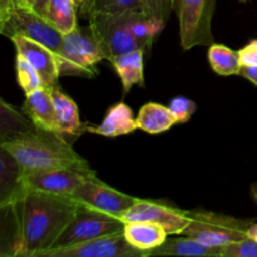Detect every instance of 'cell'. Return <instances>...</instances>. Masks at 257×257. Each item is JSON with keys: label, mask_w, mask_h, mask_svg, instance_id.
<instances>
[{"label": "cell", "mask_w": 257, "mask_h": 257, "mask_svg": "<svg viewBox=\"0 0 257 257\" xmlns=\"http://www.w3.org/2000/svg\"><path fill=\"white\" fill-rule=\"evenodd\" d=\"M79 208L70 196L27 190L19 198L22 251L19 257H39L52 248Z\"/></svg>", "instance_id": "obj_1"}, {"label": "cell", "mask_w": 257, "mask_h": 257, "mask_svg": "<svg viewBox=\"0 0 257 257\" xmlns=\"http://www.w3.org/2000/svg\"><path fill=\"white\" fill-rule=\"evenodd\" d=\"M3 145L19 163L23 175L58 168L89 167L62 133L33 128L29 132L4 141Z\"/></svg>", "instance_id": "obj_2"}, {"label": "cell", "mask_w": 257, "mask_h": 257, "mask_svg": "<svg viewBox=\"0 0 257 257\" xmlns=\"http://www.w3.org/2000/svg\"><path fill=\"white\" fill-rule=\"evenodd\" d=\"M191 221L182 235L190 236L210 247H223L247 237L253 221L240 220L210 211H190Z\"/></svg>", "instance_id": "obj_3"}, {"label": "cell", "mask_w": 257, "mask_h": 257, "mask_svg": "<svg viewBox=\"0 0 257 257\" xmlns=\"http://www.w3.org/2000/svg\"><path fill=\"white\" fill-rule=\"evenodd\" d=\"M104 59L89 27H77L63 37V45L57 57L60 77L93 78L98 73L97 63Z\"/></svg>", "instance_id": "obj_4"}, {"label": "cell", "mask_w": 257, "mask_h": 257, "mask_svg": "<svg viewBox=\"0 0 257 257\" xmlns=\"http://www.w3.org/2000/svg\"><path fill=\"white\" fill-rule=\"evenodd\" d=\"M128 14H93L88 17L90 32L99 45L104 59L109 62L113 58L132 50L141 49L146 52L142 43L132 34L128 27Z\"/></svg>", "instance_id": "obj_5"}, {"label": "cell", "mask_w": 257, "mask_h": 257, "mask_svg": "<svg viewBox=\"0 0 257 257\" xmlns=\"http://www.w3.org/2000/svg\"><path fill=\"white\" fill-rule=\"evenodd\" d=\"M124 222L120 218L79 206L77 213L52 248H63L87 242L103 236L123 232ZM50 250V248H49Z\"/></svg>", "instance_id": "obj_6"}, {"label": "cell", "mask_w": 257, "mask_h": 257, "mask_svg": "<svg viewBox=\"0 0 257 257\" xmlns=\"http://www.w3.org/2000/svg\"><path fill=\"white\" fill-rule=\"evenodd\" d=\"M181 47L190 50L198 45L213 44L211 30L216 0H178Z\"/></svg>", "instance_id": "obj_7"}, {"label": "cell", "mask_w": 257, "mask_h": 257, "mask_svg": "<svg viewBox=\"0 0 257 257\" xmlns=\"http://www.w3.org/2000/svg\"><path fill=\"white\" fill-rule=\"evenodd\" d=\"M0 34L10 39L14 35H23L44 45L54 53L55 58L59 55L64 35L55 29L45 17L35 13L33 9L17 8L10 12L9 18L3 25Z\"/></svg>", "instance_id": "obj_8"}, {"label": "cell", "mask_w": 257, "mask_h": 257, "mask_svg": "<svg viewBox=\"0 0 257 257\" xmlns=\"http://www.w3.org/2000/svg\"><path fill=\"white\" fill-rule=\"evenodd\" d=\"M70 197L77 201L82 207L107 213L120 220L137 201V197L125 195L105 185L97 176L82 183Z\"/></svg>", "instance_id": "obj_9"}, {"label": "cell", "mask_w": 257, "mask_h": 257, "mask_svg": "<svg viewBox=\"0 0 257 257\" xmlns=\"http://www.w3.org/2000/svg\"><path fill=\"white\" fill-rule=\"evenodd\" d=\"M124 223L135 221H146L162 226L168 236H181L191 221L190 211L165 203L162 201H152L137 198L135 205L122 217Z\"/></svg>", "instance_id": "obj_10"}, {"label": "cell", "mask_w": 257, "mask_h": 257, "mask_svg": "<svg viewBox=\"0 0 257 257\" xmlns=\"http://www.w3.org/2000/svg\"><path fill=\"white\" fill-rule=\"evenodd\" d=\"M90 167H68L42 171L24 175V187L27 190L42 191L60 196H72L82 183L94 177Z\"/></svg>", "instance_id": "obj_11"}, {"label": "cell", "mask_w": 257, "mask_h": 257, "mask_svg": "<svg viewBox=\"0 0 257 257\" xmlns=\"http://www.w3.org/2000/svg\"><path fill=\"white\" fill-rule=\"evenodd\" d=\"M39 257H146L128 243L123 232L103 236L63 248H50Z\"/></svg>", "instance_id": "obj_12"}, {"label": "cell", "mask_w": 257, "mask_h": 257, "mask_svg": "<svg viewBox=\"0 0 257 257\" xmlns=\"http://www.w3.org/2000/svg\"><path fill=\"white\" fill-rule=\"evenodd\" d=\"M10 40L14 43L17 54L23 55L37 69L45 88L58 87L60 75L57 58L52 50L23 35H14Z\"/></svg>", "instance_id": "obj_13"}, {"label": "cell", "mask_w": 257, "mask_h": 257, "mask_svg": "<svg viewBox=\"0 0 257 257\" xmlns=\"http://www.w3.org/2000/svg\"><path fill=\"white\" fill-rule=\"evenodd\" d=\"M25 95L27 97H25L22 110L34 124V127L59 133L57 117H55L54 102H53L49 88L43 87Z\"/></svg>", "instance_id": "obj_14"}, {"label": "cell", "mask_w": 257, "mask_h": 257, "mask_svg": "<svg viewBox=\"0 0 257 257\" xmlns=\"http://www.w3.org/2000/svg\"><path fill=\"white\" fill-rule=\"evenodd\" d=\"M19 200L0 207V257H19L22 251Z\"/></svg>", "instance_id": "obj_15"}, {"label": "cell", "mask_w": 257, "mask_h": 257, "mask_svg": "<svg viewBox=\"0 0 257 257\" xmlns=\"http://www.w3.org/2000/svg\"><path fill=\"white\" fill-rule=\"evenodd\" d=\"M3 143L0 138V207L19 200L25 192L22 168Z\"/></svg>", "instance_id": "obj_16"}, {"label": "cell", "mask_w": 257, "mask_h": 257, "mask_svg": "<svg viewBox=\"0 0 257 257\" xmlns=\"http://www.w3.org/2000/svg\"><path fill=\"white\" fill-rule=\"evenodd\" d=\"M166 238L165 242L155 250L150 251L147 257L158 256H186V257H223V247H210L190 236Z\"/></svg>", "instance_id": "obj_17"}, {"label": "cell", "mask_w": 257, "mask_h": 257, "mask_svg": "<svg viewBox=\"0 0 257 257\" xmlns=\"http://www.w3.org/2000/svg\"><path fill=\"white\" fill-rule=\"evenodd\" d=\"M123 235L131 246H133L136 250L145 252L146 257L150 251L162 245L168 237V233L162 226L146 221L124 223Z\"/></svg>", "instance_id": "obj_18"}, {"label": "cell", "mask_w": 257, "mask_h": 257, "mask_svg": "<svg viewBox=\"0 0 257 257\" xmlns=\"http://www.w3.org/2000/svg\"><path fill=\"white\" fill-rule=\"evenodd\" d=\"M138 130L136 118L130 105L120 102L108 109L104 119L99 125L95 127H84V131L103 137H119V136L130 135L133 131Z\"/></svg>", "instance_id": "obj_19"}, {"label": "cell", "mask_w": 257, "mask_h": 257, "mask_svg": "<svg viewBox=\"0 0 257 257\" xmlns=\"http://www.w3.org/2000/svg\"><path fill=\"white\" fill-rule=\"evenodd\" d=\"M55 107L58 131L62 135L79 136L84 131L79 118V110L74 100L62 92L58 87L49 88Z\"/></svg>", "instance_id": "obj_20"}, {"label": "cell", "mask_w": 257, "mask_h": 257, "mask_svg": "<svg viewBox=\"0 0 257 257\" xmlns=\"http://www.w3.org/2000/svg\"><path fill=\"white\" fill-rule=\"evenodd\" d=\"M143 55H145V52L137 49L118 55V57L113 58L110 60L115 72H117L118 77L122 80L124 93L130 92L133 85L136 84L141 85V87L145 85Z\"/></svg>", "instance_id": "obj_21"}, {"label": "cell", "mask_w": 257, "mask_h": 257, "mask_svg": "<svg viewBox=\"0 0 257 257\" xmlns=\"http://www.w3.org/2000/svg\"><path fill=\"white\" fill-rule=\"evenodd\" d=\"M138 130H142L151 135H158L168 131L176 124V119L170 108L160 103H146L136 117Z\"/></svg>", "instance_id": "obj_22"}, {"label": "cell", "mask_w": 257, "mask_h": 257, "mask_svg": "<svg viewBox=\"0 0 257 257\" xmlns=\"http://www.w3.org/2000/svg\"><path fill=\"white\" fill-rule=\"evenodd\" d=\"M34 127L29 118L0 98V138L3 141L12 140L18 136L32 131Z\"/></svg>", "instance_id": "obj_23"}, {"label": "cell", "mask_w": 257, "mask_h": 257, "mask_svg": "<svg viewBox=\"0 0 257 257\" xmlns=\"http://www.w3.org/2000/svg\"><path fill=\"white\" fill-rule=\"evenodd\" d=\"M45 18L63 35L73 32L77 25V4L74 0H49Z\"/></svg>", "instance_id": "obj_24"}, {"label": "cell", "mask_w": 257, "mask_h": 257, "mask_svg": "<svg viewBox=\"0 0 257 257\" xmlns=\"http://www.w3.org/2000/svg\"><path fill=\"white\" fill-rule=\"evenodd\" d=\"M88 17L93 14L120 15L128 13H145L142 0H85L80 7Z\"/></svg>", "instance_id": "obj_25"}, {"label": "cell", "mask_w": 257, "mask_h": 257, "mask_svg": "<svg viewBox=\"0 0 257 257\" xmlns=\"http://www.w3.org/2000/svg\"><path fill=\"white\" fill-rule=\"evenodd\" d=\"M166 23L150 17L145 13H130L128 27L132 34L142 43L145 50H150L155 38L162 32Z\"/></svg>", "instance_id": "obj_26"}, {"label": "cell", "mask_w": 257, "mask_h": 257, "mask_svg": "<svg viewBox=\"0 0 257 257\" xmlns=\"http://www.w3.org/2000/svg\"><path fill=\"white\" fill-rule=\"evenodd\" d=\"M207 55L211 67L218 75L230 77V75L240 74L242 67L237 52L228 48L227 45L213 43L210 45Z\"/></svg>", "instance_id": "obj_27"}, {"label": "cell", "mask_w": 257, "mask_h": 257, "mask_svg": "<svg viewBox=\"0 0 257 257\" xmlns=\"http://www.w3.org/2000/svg\"><path fill=\"white\" fill-rule=\"evenodd\" d=\"M15 69H17L18 83L24 90L25 94H29V93L44 87V83H43L39 73L23 55L17 54Z\"/></svg>", "instance_id": "obj_28"}, {"label": "cell", "mask_w": 257, "mask_h": 257, "mask_svg": "<svg viewBox=\"0 0 257 257\" xmlns=\"http://www.w3.org/2000/svg\"><path fill=\"white\" fill-rule=\"evenodd\" d=\"M142 2L146 14L163 23H167L178 0H142Z\"/></svg>", "instance_id": "obj_29"}, {"label": "cell", "mask_w": 257, "mask_h": 257, "mask_svg": "<svg viewBox=\"0 0 257 257\" xmlns=\"http://www.w3.org/2000/svg\"><path fill=\"white\" fill-rule=\"evenodd\" d=\"M171 113L175 117L177 123H187L193 115V113L197 109V105L193 100L188 99V98L182 97H175L168 104Z\"/></svg>", "instance_id": "obj_30"}, {"label": "cell", "mask_w": 257, "mask_h": 257, "mask_svg": "<svg viewBox=\"0 0 257 257\" xmlns=\"http://www.w3.org/2000/svg\"><path fill=\"white\" fill-rule=\"evenodd\" d=\"M223 257H257V242L246 237L231 243L223 248Z\"/></svg>", "instance_id": "obj_31"}, {"label": "cell", "mask_w": 257, "mask_h": 257, "mask_svg": "<svg viewBox=\"0 0 257 257\" xmlns=\"http://www.w3.org/2000/svg\"><path fill=\"white\" fill-rule=\"evenodd\" d=\"M241 67H255L257 65V39L252 40L245 47L237 50Z\"/></svg>", "instance_id": "obj_32"}, {"label": "cell", "mask_w": 257, "mask_h": 257, "mask_svg": "<svg viewBox=\"0 0 257 257\" xmlns=\"http://www.w3.org/2000/svg\"><path fill=\"white\" fill-rule=\"evenodd\" d=\"M12 10L13 7L10 0H0V22H2L3 25H4V23L7 22V19L9 18Z\"/></svg>", "instance_id": "obj_33"}, {"label": "cell", "mask_w": 257, "mask_h": 257, "mask_svg": "<svg viewBox=\"0 0 257 257\" xmlns=\"http://www.w3.org/2000/svg\"><path fill=\"white\" fill-rule=\"evenodd\" d=\"M240 75H242L243 78H246V79L257 85V65H255V67H242Z\"/></svg>", "instance_id": "obj_34"}, {"label": "cell", "mask_w": 257, "mask_h": 257, "mask_svg": "<svg viewBox=\"0 0 257 257\" xmlns=\"http://www.w3.org/2000/svg\"><path fill=\"white\" fill-rule=\"evenodd\" d=\"M48 4H49V0H34V4H33V10L38 14L43 15L44 17L45 12H47Z\"/></svg>", "instance_id": "obj_35"}, {"label": "cell", "mask_w": 257, "mask_h": 257, "mask_svg": "<svg viewBox=\"0 0 257 257\" xmlns=\"http://www.w3.org/2000/svg\"><path fill=\"white\" fill-rule=\"evenodd\" d=\"M13 9L22 8V9H33L34 0H10Z\"/></svg>", "instance_id": "obj_36"}, {"label": "cell", "mask_w": 257, "mask_h": 257, "mask_svg": "<svg viewBox=\"0 0 257 257\" xmlns=\"http://www.w3.org/2000/svg\"><path fill=\"white\" fill-rule=\"evenodd\" d=\"M247 237L252 238L257 242V223H252L247 230Z\"/></svg>", "instance_id": "obj_37"}, {"label": "cell", "mask_w": 257, "mask_h": 257, "mask_svg": "<svg viewBox=\"0 0 257 257\" xmlns=\"http://www.w3.org/2000/svg\"><path fill=\"white\" fill-rule=\"evenodd\" d=\"M251 195H252L253 200L257 202V182L253 183V185L251 186Z\"/></svg>", "instance_id": "obj_38"}, {"label": "cell", "mask_w": 257, "mask_h": 257, "mask_svg": "<svg viewBox=\"0 0 257 257\" xmlns=\"http://www.w3.org/2000/svg\"><path fill=\"white\" fill-rule=\"evenodd\" d=\"M84 2H85V0H74V3H75V4H77V7H82V5L83 4H84Z\"/></svg>", "instance_id": "obj_39"}, {"label": "cell", "mask_w": 257, "mask_h": 257, "mask_svg": "<svg viewBox=\"0 0 257 257\" xmlns=\"http://www.w3.org/2000/svg\"><path fill=\"white\" fill-rule=\"evenodd\" d=\"M2 27H3V24H2V22H0V30H2Z\"/></svg>", "instance_id": "obj_40"}, {"label": "cell", "mask_w": 257, "mask_h": 257, "mask_svg": "<svg viewBox=\"0 0 257 257\" xmlns=\"http://www.w3.org/2000/svg\"><path fill=\"white\" fill-rule=\"evenodd\" d=\"M242 2H243V0H242Z\"/></svg>", "instance_id": "obj_41"}]
</instances>
